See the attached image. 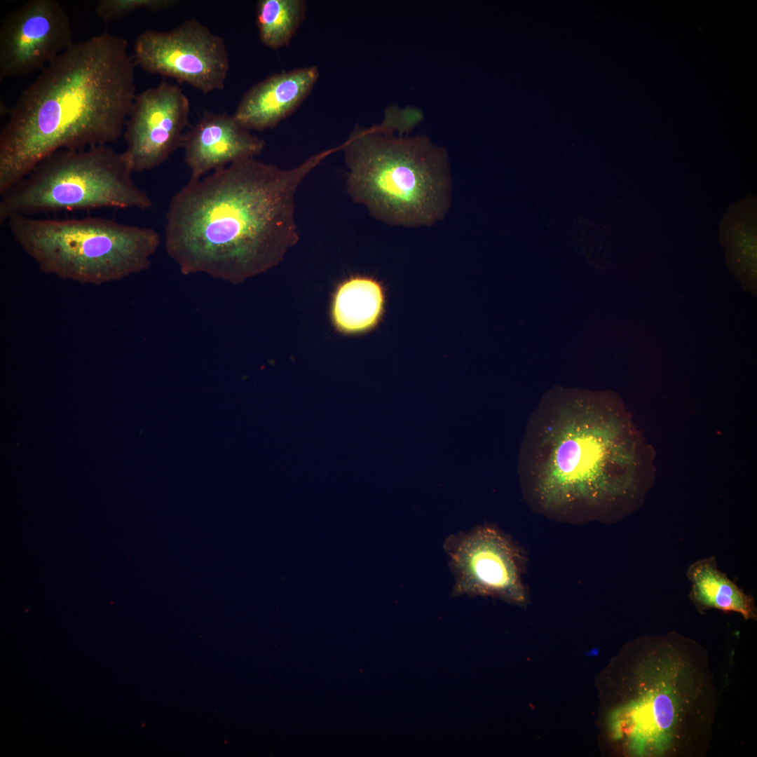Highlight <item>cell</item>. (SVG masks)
Segmentation results:
<instances>
[{"instance_id": "obj_3", "label": "cell", "mask_w": 757, "mask_h": 757, "mask_svg": "<svg viewBox=\"0 0 757 757\" xmlns=\"http://www.w3.org/2000/svg\"><path fill=\"white\" fill-rule=\"evenodd\" d=\"M128 48L109 33L74 42L22 92L0 133V196L57 151L121 137L137 95Z\"/></svg>"}, {"instance_id": "obj_2", "label": "cell", "mask_w": 757, "mask_h": 757, "mask_svg": "<svg viewBox=\"0 0 757 757\" xmlns=\"http://www.w3.org/2000/svg\"><path fill=\"white\" fill-rule=\"evenodd\" d=\"M339 148L281 168L255 157L189 181L171 198L164 245L183 275L232 285L277 266L299 233L295 196L305 178Z\"/></svg>"}, {"instance_id": "obj_15", "label": "cell", "mask_w": 757, "mask_h": 757, "mask_svg": "<svg viewBox=\"0 0 757 757\" xmlns=\"http://www.w3.org/2000/svg\"><path fill=\"white\" fill-rule=\"evenodd\" d=\"M686 576L691 585L689 597L699 611L716 609L739 613L746 620H756L753 597L719 570L716 557L694 561Z\"/></svg>"}, {"instance_id": "obj_11", "label": "cell", "mask_w": 757, "mask_h": 757, "mask_svg": "<svg viewBox=\"0 0 757 757\" xmlns=\"http://www.w3.org/2000/svg\"><path fill=\"white\" fill-rule=\"evenodd\" d=\"M189 113V98L177 84L163 81L136 95L123 133L134 172L159 166L182 147Z\"/></svg>"}, {"instance_id": "obj_16", "label": "cell", "mask_w": 757, "mask_h": 757, "mask_svg": "<svg viewBox=\"0 0 757 757\" xmlns=\"http://www.w3.org/2000/svg\"><path fill=\"white\" fill-rule=\"evenodd\" d=\"M306 3L304 0H259L256 23L260 41L278 49L287 46L304 21Z\"/></svg>"}, {"instance_id": "obj_4", "label": "cell", "mask_w": 757, "mask_h": 757, "mask_svg": "<svg viewBox=\"0 0 757 757\" xmlns=\"http://www.w3.org/2000/svg\"><path fill=\"white\" fill-rule=\"evenodd\" d=\"M633 648L607 716L610 739L634 757L703 754L718 704L705 649L676 632L641 636Z\"/></svg>"}, {"instance_id": "obj_12", "label": "cell", "mask_w": 757, "mask_h": 757, "mask_svg": "<svg viewBox=\"0 0 757 757\" xmlns=\"http://www.w3.org/2000/svg\"><path fill=\"white\" fill-rule=\"evenodd\" d=\"M264 146V140L243 127L233 115L209 111L186 131L182 145L191 172L189 181L255 157Z\"/></svg>"}, {"instance_id": "obj_13", "label": "cell", "mask_w": 757, "mask_h": 757, "mask_svg": "<svg viewBox=\"0 0 757 757\" xmlns=\"http://www.w3.org/2000/svg\"><path fill=\"white\" fill-rule=\"evenodd\" d=\"M318 77L315 66L273 74L243 95L233 115L250 131L272 128L298 108Z\"/></svg>"}, {"instance_id": "obj_5", "label": "cell", "mask_w": 757, "mask_h": 757, "mask_svg": "<svg viewBox=\"0 0 757 757\" xmlns=\"http://www.w3.org/2000/svg\"><path fill=\"white\" fill-rule=\"evenodd\" d=\"M402 135L376 125L350 134L341 144L347 192L385 223L431 224L447 206L446 154L425 136Z\"/></svg>"}, {"instance_id": "obj_7", "label": "cell", "mask_w": 757, "mask_h": 757, "mask_svg": "<svg viewBox=\"0 0 757 757\" xmlns=\"http://www.w3.org/2000/svg\"><path fill=\"white\" fill-rule=\"evenodd\" d=\"M125 153L108 145L62 149L40 161L0 199V223L15 215L99 208H151Z\"/></svg>"}, {"instance_id": "obj_17", "label": "cell", "mask_w": 757, "mask_h": 757, "mask_svg": "<svg viewBox=\"0 0 757 757\" xmlns=\"http://www.w3.org/2000/svg\"><path fill=\"white\" fill-rule=\"evenodd\" d=\"M177 0H100L96 4V13L104 21L121 19L140 9L161 11L175 6Z\"/></svg>"}, {"instance_id": "obj_1", "label": "cell", "mask_w": 757, "mask_h": 757, "mask_svg": "<svg viewBox=\"0 0 757 757\" xmlns=\"http://www.w3.org/2000/svg\"><path fill=\"white\" fill-rule=\"evenodd\" d=\"M654 456L618 394L557 386L527 421L518 464L522 496L550 520L615 523L643 502Z\"/></svg>"}, {"instance_id": "obj_6", "label": "cell", "mask_w": 757, "mask_h": 757, "mask_svg": "<svg viewBox=\"0 0 757 757\" xmlns=\"http://www.w3.org/2000/svg\"><path fill=\"white\" fill-rule=\"evenodd\" d=\"M18 245L46 274L102 285L147 270L158 233L102 217L39 219L15 215L5 223Z\"/></svg>"}, {"instance_id": "obj_8", "label": "cell", "mask_w": 757, "mask_h": 757, "mask_svg": "<svg viewBox=\"0 0 757 757\" xmlns=\"http://www.w3.org/2000/svg\"><path fill=\"white\" fill-rule=\"evenodd\" d=\"M443 547L454 575L453 595L491 596L518 605L526 602V552L495 524L450 535Z\"/></svg>"}, {"instance_id": "obj_14", "label": "cell", "mask_w": 757, "mask_h": 757, "mask_svg": "<svg viewBox=\"0 0 757 757\" xmlns=\"http://www.w3.org/2000/svg\"><path fill=\"white\" fill-rule=\"evenodd\" d=\"M385 296L381 283L370 277L351 276L336 287L331 305L335 329L357 334L373 329L383 311Z\"/></svg>"}, {"instance_id": "obj_10", "label": "cell", "mask_w": 757, "mask_h": 757, "mask_svg": "<svg viewBox=\"0 0 757 757\" xmlns=\"http://www.w3.org/2000/svg\"><path fill=\"white\" fill-rule=\"evenodd\" d=\"M73 43L68 15L57 1L26 2L2 22L0 80L43 69Z\"/></svg>"}, {"instance_id": "obj_9", "label": "cell", "mask_w": 757, "mask_h": 757, "mask_svg": "<svg viewBox=\"0 0 757 757\" xmlns=\"http://www.w3.org/2000/svg\"><path fill=\"white\" fill-rule=\"evenodd\" d=\"M132 58L148 73L172 78L203 93L222 90L229 71L224 39L195 19L169 31H144L135 39Z\"/></svg>"}]
</instances>
